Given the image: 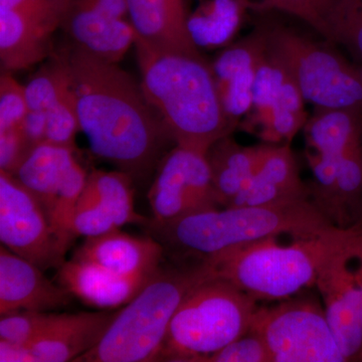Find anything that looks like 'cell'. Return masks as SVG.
Instances as JSON below:
<instances>
[{
    "instance_id": "ac0fdd59",
    "label": "cell",
    "mask_w": 362,
    "mask_h": 362,
    "mask_svg": "<svg viewBox=\"0 0 362 362\" xmlns=\"http://www.w3.org/2000/svg\"><path fill=\"white\" fill-rule=\"evenodd\" d=\"M135 40L160 52L204 57L188 32L192 0H127Z\"/></svg>"
},
{
    "instance_id": "ffe728a7",
    "label": "cell",
    "mask_w": 362,
    "mask_h": 362,
    "mask_svg": "<svg viewBox=\"0 0 362 362\" xmlns=\"http://www.w3.org/2000/svg\"><path fill=\"white\" fill-rule=\"evenodd\" d=\"M118 310L57 314L51 326L33 342L37 362L76 361L97 344Z\"/></svg>"
},
{
    "instance_id": "836d02e7",
    "label": "cell",
    "mask_w": 362,
    "mask_h": 362,
    "mask_svg": "<svg viewBox=\"0 0 362 362\" xmlns=\"http://www.w3.org/2000/svg\"><path fill=\"white\" fill-rule=\"evenodd\" d=\"M28 113L25 86L16 80L13 73L2 71L0 76V131L21 128Z\"/></svg>"
},
{
    "instance_id": "484cf974",
    "label": "cell",
    "mask_w": 362,
    "mask_h": 362,
    "mask_svg": "<svg viewBox=\"0 0 362 362\" xmlns=\"http://www.w3.org/2000/svg\"><path fill=\"white\" fill-rule=\"evenodd\" d=\"M327 218L343 228L362 223V140L340 161Z\"/></svg>"
},
{
    "instance_id": "e575fe53",
    "label": "cell",
    "mask_w": 362,
    "mask_h": 362,
    "mask_svg": "<svg viewBox=\"0 0 362 362\" xmlns=\"http://www.w3.org/2000/svg\"><path fill=\"white\" fill-rule=\"evenodd\" d=\"M204 362H273L265 341L252 329L233 340Z\"/></svg>"
},
{
    "instance_id": "44dd1931",
    "label": "cell",
    "mask_w": 362,
    "mask_h": 362,
    "mask_svg": "<svg viewBox=\"0 0 362 362\" xmlns=\"http://www.w3.org/2000/svg\"><path fill=\"white\" fill-rule=\"evenodd\" d=\"M152 223H164L202 211L192 183L187 149L175 146L158 164L148 192Z\"/></svg>"
},
{
    "instance_id": "8fae6325",
    "label": "cell",
    "mask_w": 362,
    "mask_h": 362,
    "mask_svg": "<svg viewBox=\"0 0 362 362\" xmlns=\"http://www.w3.org/2000/svg\"><path fill=\"white\" fill-rule=\"evenodd\" d=\"M304 104L291 73L267 47L255 78L251 111L239 128L268 144H290L308 120Z\"/></svg>"
},
{
    "instance_id": "3957f363",
    "label": "cell",
    "mask_w": 362,
    "mask_h": 362,
    "mask_svg": "<svg viewBox=\"0 0 362 362\" xmlns=\"http://www.w3.org/2000/svg\"><path fill=\"white\" fill-rule=\"evenodd\" d=\"M311 199L270 206H230L197 211L150 228L164 249L197 262L258 240L306 237L334 228Z\"/></svg>"
},
{
    "instance_id": "4316f807",
    "label": "cell",
    "mask_w": 362,
    "mask_h": 362,
    "mask_svg": "<svg viewBox=\"0 0 362 362\" xmlns=\"http://www.w3.org/2000/svg\"><path fill=\"white\" fill-rule=\"evenodd\" d=\"M133 180L132 176L119 169H95L88 175L87 182L119 228L128 223H145V218L134 209Z\"/></svg>"
},
{
    "instance_id": "74e56055",
    "label": "cell",
    "mask_w": 362,
    "mask_h": 362,
    "mask_svg": "<svg viewBox=\"0 0 362 362\" xmlns=\"http://www.w3.org/2000/svg\"><path fill=\"white\" fill-rule=\"evenodd\" d=\"M0 361L37 362L33 345L0 339Z\"/></svg>"
},
{
    "instance_id": "603a6c76",
    "label": "cell",
    "mask_w": 362,
    "mask_h": 362,
    "mask_svg": "<svg viewBox=\"0 0 362 362\" xmlns=\"http://www.w3.org/2000/svg\"><path fill=\"white\" fill-rule=\"evenodd\" d=\"M77 160V148L45 142L32 150L14 176L35 195L51 218L59 187Z\"/></svg>"
},
{
    "instance_id": "6da1fadb",
    "label": "cell",
    "mask_w": 362,
    "mask_h": 362,
    "mask_svg": "<svg viewBox=\"0 0 362 362\" xmlns=\"http://www.w3.org/2000/svg\"><path fill=\"white\" fill-rule=\"evenodd\" d=\"M54 52L70 76L81 131L93 153L134 180L149 175L173 141L141 83L119 64L98 59L66 40Z\"/></svg>"
},
{
    "instance_id": "f35d334b",
    "label": "cell",
    "mask_w": 362,
    "mask_h": 362,
    "mask_svg": "<svg viewBox=\"0 0 362 362\" xmlns=\"http://www.w3.org/2000/svg\"><path fill=\"white\" fill-rule=\"evenodd\" d=\"M357 361H362V349L361 354H359L358 357H357Z\"/></svg>"
},
{
    "instance_id": "ba28073f",
    "label": "cell",
    "mask_w": 362,
    "mask_h": 362,
    "mask_svg": "<svg viewBox=\"0 0 362 362\" xmlns=\"http://www.w3.org/2000/svg\"><path fill=\"white\" fill-rule=\"evenodd\" d=\"M258 307L250 329L265 341L273 362H344L324 307L309 296Z\"/></svg>"
},
{
    "instance_id": "d590c367",
    "label": "cell",
    "mask_w": 362,
    "mask_h": 362,
    "mask_svg": "<svg viewBox=\"0 0 362 362\" xmlns=\"http://www.w3.org/2000/svg\"><path fill=\"white\" fill-rule=\"evenodd\" d=\"M33 149L23 133V126L0 131V170L16 175Z\"/></svg>"
},
{
    "instance_id": "f546056e",
    "label": "cell",
    "mask_w": 362,
    "mask_h": 362,
    "mask_svg": "<svg viewBox=\"0 0 362 362\" xmlns=\"http://www.w3.org/2000/svg\"><path fill=\"white\" fill-rule=\"evenodd\" d=\"M337 0H259L251 1L255 13H279L294 16L326 40L327 23Z\"/></svg>"
},
{
    "instance_id": "7a4b0ae2",
    "label": "cell",
    "mask_w": 362,
    "mask_h": 362,
    "mask_svg": "<svg viewBox=\"0 0 362 362\" xmlns=\"http://www.w3.org/2000/svg\"><path fill=\"white\" fill-rule=\"evenodd\" d=\"M143 92L168 128L175 146L206 154L233 134L204 57L160 52L135 40Z\"/></svg>"
},
{
    "instance_id": "52a82bcc",
    "label": "cell",
    "mask_w": 362,
    "mask_h": 362,
    "mask_svg": "<svg viewBox=\"0 0 362 362\" xmlns=\"http://www.w3.org/2000/svg\"><path fill=\"white\" fill-rule=\"evenodd\" d=\"M262 14L267 47L291 73L305 102L322 109L362 110V71L339 52L303 35L292 26Z\"/></svg>"
},
{
    "instance_id": "d6a6232c",
    "label": "cell",
    "mask_w": 362,
    "mask_h": 362,
    "mask_svg": "<svg viewBox=\"0 0 362 362\" xmlns=\"http://www.w3.org/2000/svg\"><path fill=\"white\" fill-rule=\"evenodd\" d=\"M45 114L47 120L45 142L77 148L76 137L81 131V126L74 90Z\"/></svg>"
},
{
    "instance_id": "2e32d148",
    "label": "cell",
    "mask_w": 362,
    "mask_h": 362,
    "mask_svg": "<svg viewBox=\"0 0 362 362\" xmlns=\"http://www.w3.org/2000/svg\"><path fill=\"white\" fill-rule=\"evenodd\" d=\"M32 262L0 247V314L49 311L71 303V295Z\"/></svg>"
},
{
    "instance_id": "d4e9b609",
    "label": "cell",
    "mask_w": 362,
    "mask_h": 362,
    "mask_svg": "<svg viewBox=\"0 0 362 362\" xmlns=\"http://www.w3.org/2000/svg\"><path fill=\"white\" fill-rule=\"evenodd\" d=\"M303 131L307 151L341 156L362 140V110L315 108Z\"/></svg>"
},
{
    "instance_id": "9a60e30c",
    "label": "cell",
    "mask_w": 362,
    "mask_h": 362,
    "mask_svg": "<svg viewBox=\"0 0 362 362\" xmlns=\"http://www.w3.org/2000/svg\"><path fill=\"white\" fill-rule=\"evenodd\" d=\"M310 199L290 144L264 143L256 171L230 206H270Z\"/></svg>"
},
{
    "instance_id": "277c9868",
    "label": "cell",
    "mask_w": 362,
    "mask_h": 362,
    "mask_svg": "<svg viewBox=\"0 0 362 362\" xmlns=\"http://www.w3.org/2000/svg\"><path fill=\"white\" fill-rule=\"evenodd\" d=\"M334 228L306 237L269 238L206 259L214 277L259 300L281 301L315 286L321 266L352 232Z\"/></svg>"
},
{
    "instance_id": "d6986e66",
    "label": "cell",
    "mask_w": 362,
    "mask_h": 362,
    "mask_svg": "<svg viewBox=\"0 0 362 362\" xmlns=\"http://www.w3.org/2000/svg\"><path fill=\"white\" fill-rule=\"evenodd\" d=\"M164 251L156 239L135 237L117 228L98 237L86 238L74 257L120 275H154L160 269Z\"/></svg>"
},
{
    "instance_id": "f1b7e54d",
    "label": "cell",
    "mask_w": 362,
    "mask_h": 362,
    "mask_svg": "<svg viewBox=\"0 0 362 362\" xmlns=\"http://www.w3.org/2000/svg\"><path fill=\"white\" fill-rule=\"evenodd\" d=\"M325 40L341 45L362 62V0H337L328 20Z\"/></svg>"
},
{
    "instance_id": "8d00e7d4",
    "label": "cell",
    "mask_w": 362,
    "mask_h": 362,
    "mask_svg": "<svg viewBox=\"0 0 362 362\" xmlns=\"http://www.w3.org/2000/svg\"><path fill=\"white\" fill-rule=\"evenodd\" d=\"M47 126L45 112L28 110L23 121V131L33 148L47 140Z\"/></svg>"
},
{
    "instance_id": "cb8c5ba5",
    "label": "cell",
    "mask_w": 362,
    "mask_h": 362,
    "mask_svg": "<svg viewBox=\"0 0 362 362\" xmlns=\"http://www.w3.org/2000/svg\"><path fill=\"white\" fill-rule=\"evenodd\" d=\"M252 0H197L190 11L187 28L199 51L221 49L233 42Z\"/></svg>"
},
{
    "instance_id": "83f0119b",
    "label": "cell",
    "mask_w": 362,
    "mask_h": 362,
    "mask_svg": "<svg viewBox=\"0 0 362 362\" xmlns=\"http://www.w3.org/2000/svg\"><path fill=\"white\" fill-rule=\"evenodd\" d=\"M89 173L82 164L76 161L66 175L54 202L51 214V223L62 249L68 252L73 240L76 239L74 232V218L81 194L87 182Z\"/></svg>"
},
{
    "instance_id": "30bf717a",
    "label": "cell",
    "mask_w": 362,
    "mask_h": 362,
    "mask_svg": "<svg viewBox=\"0 0 362 362\" xmlns=\"http://www.w3.org/2000/svg\"><path fill=\"white\" fill-rule=\"evenodd\" d=\"M71 0H0L2 71H20L47 61L54 51Z\"/></svg>"
},
{
    "instance_id": "1f68e13d",
    "label": "cell",
    "mask_w": 362,
    "mask_h": 362,
    "mask_svg": "<svg viewBox=\"0 0 362 362\" xmlns=\"http://www.w3.org/2000/svg\"><path fill=\"white\" fill-rule=\"evenodd\" d=\"M117 228H120L102 206L89 183L86 182L74 218L76 237H98Z\"/></svg>"
},
{
    "instance_id": "5bb4252c",
    "label": "cell",
    "mask_w": 362,
    "mask_h": 362,
    "mask_svg": "<svg viewBox=\"0 0 362 362\" xmlns=\"http://www.w3.org/2000/svg\"><path fill=\"white\" fill-rule=\"evenodd\" d=\"M249 35L233 42L209 62L216 92L226 119L235 129L250 113L259 62L267 49L263 16Z\"/></svg>"
},
{
    "instance_id": "7402d4cb",
    "label": "cell",
    "mask_w": 362,
    "mask_h": 362,
    "mask_svg": "<svg viewBox=\"0 0 362 362\" xmlns=\"http://www.w3.org/2000/svg\"><path fill=\"white\" fill-rule=\"evenodd\" d=\"M263 144L243 146L233 134L223 136L207 149L214 195L218 206L226 207L246 187L261 158Z\"/></svg>"
},
{
    "instance_id": "7c38bea8",
    "label": "cell",
    "mask_w": 362,
    "mask_h": 362,
    "mask_svg": "<svg viewBox=\"0 0 362 362\" xmlns=\"http://www.w3.org/2000/svg\"><path fill=\"white\" fill-rule=\"evenodd\" d=\"M0 240L2 246L42 270L59 269L66 252L35 195L16 176L0 170Z\"/></svg>"
},
{
    "instance_id": "8992f818",
    "label": "cell",
    "mask_w": 362,
    "mask_h": 362,
    "mask_svg": "<svg viewBox=\"0 0 362 362\" xmlns=\"http://www.w3.org/2000/svg\"><path fill=\"white\" fill-rule=\"evenodd\" d=\"M258 307L232 283L206 279L190 290L171 319L161 361L204 362L246 334Z\"/></svg>"
},
{
    "instance_id": "5b68a950",
    "label": "cell",
    "mask_w": 362,
    "mask_h": 362,
    "mask_svg": "<svg viewBox=\"0 0 362 362\" xmlns=\"http://www.w3.org/2000/svg\"><path fill=\"white\" fill-rule=\"evenodd\" d=\"M204 262L159 269L132 300L119 309L99 341L77 362L161 361L171 319L195 286L213 278Z\"/></svg>"
},
{
    "instance_id": "e0dca14e",
    "label": "cell",
    "mask_w": 362,
    "mask_h": 362,
    "mask_svg": "<svg viewBox=\"0 0 362 362\" xmlns=\"http://www.w3.org/2000/svg\"><path fill=\"white\" fill-rule=\"evenodd\" d=\"M156 275H120L93 262L73 257L59 267L56 280L71 296L88 306L99 310H116L129 303Z\"/></svg>"
},
{
    "instance_id": "4dcf8cb0",
    "label": "cell",
    "mask_w": 362,
    "mask_h": 362,
    "mask_svg": "<svg viewBox=\"0 0 362 362\" xmlns=\"http://www.w3.org/2000/svg\"><path fill=\"white\" fill-rule=\"evenodd\" d=\"M57 313L23 310L1 315L0 339L33 345L51 326Z\"/></svg>"
},
{
    "instance_id": "9c48e42d",
    "label": "cell",
    "mask_w": 362,
    "mask_h": 362,
    "mask_svg": "<svg viewBox=\"0 0 362 362\" xmlns=\"http://www.w3.org/2000/svg\"><path fill=\"white\" fill-rule=\"evenodd\" d=\"M315 286L347 361L362 349V223L324 262Z\"/></svg>"
},
{
    "instance_id": "4fadbf2b",
    "label": "cell",
    "mask_w": 362,
    "mask_h": 362,
    "mask_svg": "<svg viewBox=\"0 0 362 362\" xmlns=\"http://www.w3.org/2000/svg\"><path fill=\"white\" fill-rule=\"evenodd\" d=\"M61 30L71 45L109 63H120L135 44L127 0H71Z\"/></svg>"
}]
</instances>
